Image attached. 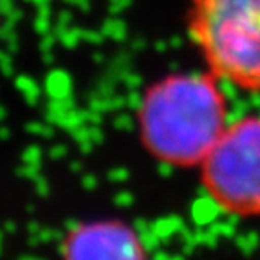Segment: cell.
<instances>
[{
	"label": "cell",
	"mask_w": 260,
	"mask_h": 260,
	"mask_svg": "<svg viewBox=\"0 0 260 260\" xmlns=\"http://www.w3.org/2000/svg\"><path fill=\"white\" fill-rule=\"evenodd\" d=\"M222 81L211 73H172L143 90L136 110L141 146L155 161L199 168L226 126Z\"/></svg>",
	"instance_id": "6da1fadb"
},
{
	"label": "cell",
	"mask_w": 260,
	"mask_h": 260,
	"mask_svg": "<svg viewBox=\"0 0 260 260\" xmlns=\"http://www.w3.org/2000/svg\"><path fill=\"white\" fill-rule=\"evenodd\" d=\"M186 31L222 83L260 92V0H190Z\"/></svg>",
	"instance_id": "7a4b0ae2"
},
{
	"label": "cell",
	"mask_w": 260,
	"mask_h": 260,
	"mask_svg": "<svg viewBox=\"0 0 260 260\" xmlns=\"http://www.w3.org/2000/svg\"><path fill=\"white\" fill-rule=\"evenodd\" d=\"M208 199L237 219H260V114L230 121L199 167Z\"/></svg>",
	"instance_id": "3957f363"
},
{
	"label": "cell",
	"mask_w": 260,
	"mask_h": 260,
	"mask_svg": "<svg viewBox=\"0 0 260 260\" xmlns=\"http://www.w3.org/2000/svg\"><path fill=\"white\" fill-rule=\"evenodd\" d=\"M61 260H150L141 233L118 217L89 219L67 230Z\"/></svg>",
	"instance_id": "277c9868"
}]
</instances>
